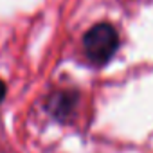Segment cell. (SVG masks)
<instances>
[{"label": "cell", "instance_id": "cell-1", "mask_svg": "<svg viewBox=\"0 0 153 153\" xmlns=\"http://www.w3.org/2000/svg\"><path fill=\"white\" fill-rule=\"evenodd\" d=\"M83 47L92 63L105 65L115 54L119 47V36L110 24H97L85 34Z\"/></svg>", "mask_w": 153, "mask_h": 153}, {"label": "cell", "instance_id": "cell-2", "mask_svg": "<svg viewBox=\"0 0 153 153\" xmlns=\"http://www.w3.org/2000/svg\"><path fill=\"white\" fill-rule=\"evenodd\" d=\"M74 105H76V94H70V92H59L51 99V110L58 117H65Z\"/></svg>", "mask_w": 153, "mask_h": 153}, {"label": "cell", "instance_id": "cell-3", "mask_svg": "<svg viewBox=\"0 0 153 153\" xmlns=\"http://www.w3.org/2000/svg\"><path fill=\"white\" fill-rule=\"evenodd\" d=\"M4 96H6V85H4V81H0V101L4 99Z\"/></svg>", "mask_w": 153, "mask_h": 153}]
</instances>
